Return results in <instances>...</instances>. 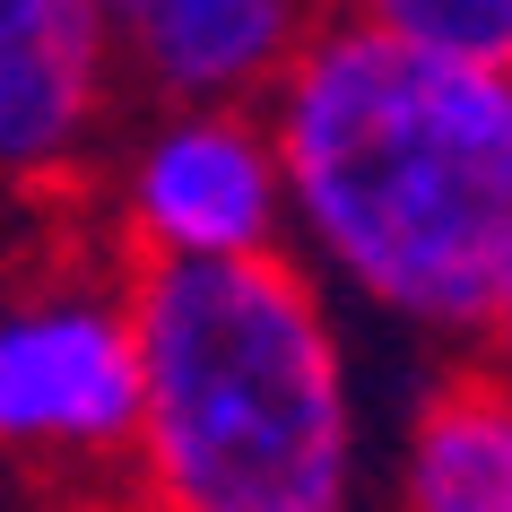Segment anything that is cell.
<instances>
[{
    "label": "cell",
    "instance_id": "obj_2",
    "mask_svg": "<svg viewBox=\"0 0 512 512\" xmlns=\"http://www.w3.org/2000/svg\"><path fill=\"white\" fill-rule=\"evenodd\" d=\"M148 417L122 512H365V400L304 252L139 270Z\"/></svg>",
    "mask_w": 512,
    "mask_h": 512
},
{
    "label": "cell",
    "instance_id": "obj_9",
    "mask_svg": "<svg viewBox=\"0 0 512 512\" xmlns=\"http://www.w3.org/2000/svg\"><path fill=\"white\" fill-rule=\"evenodd\" d=\"M486 356H495V365H504V374H512V322L495 330V348H486Z\"/></svg>",
    "mask_w": 512,
    "mask_h": 512
},
{
    "label": "cell",
    "instance_id": "obj_10",
    "mask_svg": "<svg viewBox=\"0 0 512 512\" xmlns=\"http://www.w3.org/2000/svg\"><path fill=\"white\" fill-rule=\"evenodd\" d=\"M113 9H122V0H113Z\"/></svg>",
    "mask_w": 512,
    "mask_h": 512
},
{
    "label": "cell",
    "instance_id": "obj_5",
    "mask_svg": "<svg viewBox=\"0 0 512 512\" xmlns=\"http://www.w3.org/2000/svg\"><path fill=\"white\" fill-rule=\"evenodd\" d=\"M131 113L113 0H0V157L18 217L87 209Z\"/></svg>",
    "mask_w": 512,
    "mask_h": 512
},
{
    "label": "cell",
    "instance_id": "obj_8",
    "mask_svg": "<svg viewBox=\"0 0 512 512\" xmlns=\"http://www.w3.org/2000/svg\"><path fill=\"white\" fill-rule=\"evenodd\" d=\"M365 27H391L426 53L452 61H486V70H512V0H339Z\"/></svg>",
    "mask_w": 512,
    "mask_h": 512
},
{
    "label": "cell",
    "instance_id": "obj_1",
    "mask_svg": "<svg viewBox=\"0 0 512 512\" xmlns=\"http://www.w3.org/2000/svg\"><path fill=\"white\" fill-rule=\"evenodd\" d=\"M304 270L434 356L512 322V70L330 18L270 96Z\"/></svg>",
    "mask_w": 512,
    "mask_h": 512
},
{
    "label": "cell",
    "instance_id": "obj_6",
    "mask_svg": "<svg viewBox=\"0 0 512 512\" xmlns=\"http://www.w3.org/2000/svg\"><path fill=\"white\" fill-rule=\"evenodd\" d=\"M131 105H261L322 44L339 0H122Z\"/></svg>",
    "mask_w": 512,
    "mask_h": 512
},
{
    "label": "cell",
    "instance_id": "obj_4",
    "mask_svg": "<svg viewBox=\"0 0 512 512\" xmlns=\"http://www.w3.org/2000/svg\"><path fill=\"white\" fill-rule=\"evenodd\" d=\"M87 209L139 270L261 261L296 243L287 157L261 105H148L113 148Z\"/></svg>",
    "mask_w": 512,
    "mask_h": 512
},
{
    "label": "cell",
    "instance_id": "obj_3",
    "mask_svg": "<svg viewBox=\"0 0 512 512\" xmlns=\"http://www.w3.org/2000/svg\"><path fill=\"white\" fill-rule=\"evenodd\" d=\"M139 417H148L139 261L96 209L18 217L0 313V443L18 469V504L122 512Z\"/></svg>",
    "mask_w": 512,
    "mask_h": 512
},
{
    "label": "cell",
    "instance_id": "obj_7",
    "mask_svg": "<svg viewBox=\"0 0 512 512\" xmlns=\"http://www.w3.org/2000/svg\"><path fill=\"white\" fill-rule=\"evenodd\" d=\"M391 512H512V374L443 356L400 417Z\"/></svg>",
    "mask_w": 512,
    "mask_h": 512
}]
</instances>
